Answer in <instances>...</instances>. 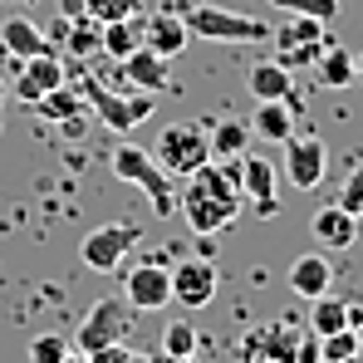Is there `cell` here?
I'll list each match as a JSON object with an SVG mask.
<instances>
[{"mask_svg": "<svg viewBox=\"0 0 363 363\" xmlns=\"http://www.w3.org/2000/svg\"><path fill=\"white\" fill-rule=\"evenodd\" d=\"M241 157H221V162H201L191 177H186V191L177 196V211L186 216V226L211 241L216 231H226L236 216H241Z\"/></svg>", "mask_w": 363, "mask_h": 363, "instance_id": "obj_1", "label": "cell"}, {"mask_svg": "<svg viewBox=\"0 0 363 363\" xmlns=\"http://www.w3.org/2000/svg\"><path fill=\"white\" fill-rule=\"evenodd\" d=\"M79 94H84V104L99 113L104 128H113V133H133L138 123L152 118V94L147 89H133V94H113L99 74H89V69H79Z\"/></svg>", "mask_w": 363, "mask_h": 363, "instance_id": "obj_2", "label": "cell"}, {"mask_svg": "<svg viewBox=\"0 0 363 363\" xmlns=\"http://www.w3.org/2000/svg\"><path fill=\"white\" fill-rule=\"evenodd\" d=\"M182 20H186V30H191L196 40H221V45H260V40H270V25H265V20L236 15V10L211 5V0L182 5Z\"/></svg>", "mask_w": 363, "mask_h": 363, "instance_id": "obj_3", "label": "cell"}, {"mask_svg": "<svg viewBox=\"0 0 363 363\" xmlns=\"http://www.w3.org/2000/svg\"><path fill=\"white\" fill-rule=\"evenodd\" d=\"M113 177H118V182H133V186H143L157 216H172V211H177L172 172H167V167H162V162H157L152 152H143V147L123 143L118 152H113Z\"/></svg>", "mask_w": 363, "mask_h": 363, "instance_id": "obj_4", "label": "cell"}, {"mask_svg": "<svg viewBox=\"0 0 363 363\" xmlns=\"http://www.w3.org/2000/svg\"><path fill=\"white\" fill-rule=\"evenodd\" d=\"M211 157V123H167L157 138V162L172 177H191Z\"/></svg>", "mask_w": 363, "mask_h": 363, "instance_id": "obj_5", "label": "cell"}, {"mask_svg": "<svg viewBox=\"0 0 363 363\" xmlns=\"http://www.w3.org/2000/svg\"><path fill=\"white\" fill-rule=\"evenodd\" d=\"M128 329H133V304L128 300H99L89 304V314H84V324H79V339H74V349L84 354V359H94L99 349H108V344H118L128 339Z\"/></svg>", "mask_w": 363, "mask_h": 363, "instance_id": "obj_6", "label": "cell"}, {"mask_svg": "<svg viewBox=\"0 0 363 363\" xmlns=\"http://www.w3.org/2000/svg\"><path fill=\"white\" fill-rule=\"evenodd\" d=\"M143 241V226H133V221H108V226H99V231H89L84 245H79V255H84V265L89 270H118L123 255L133 250V245Z\"/></svg>", "mask_w": 363, "mask_h": 363, "instance_id": "obj_7", "label": "cell"}, {"mask_svg": "<svg viewBox=\"0 0 363 363\" xmlns=\"http://www.w3.org/2000/svg\"><path fill=\"white\" fill-rule=\"evenodd\" d=\"M285 177L290 186H300V191H314L324 172H329V147H324V138H314V133H290L285 143Z\"/></svg>", "mask_w": 363, "mask_h": 363, "instance_id": "obj_8", "label": "cell"}, {"mask_svg": "<svg viewBox=\"0 0 363 363\" xmlns=\"http://www.w3.org/2000/svg\"><path fill=\"white\" fill-rule=\"evenodd\" d=\"M216 285H221V275H216L211 255H191V260H182L172 270V300L182 309H206L216 300Z\"/></svg>", "mask_w": 363, "mask_h": 363, "instance_id": "obj_9", "label": "cell"}, {"mask_svg": "<svg viewBox=\"0 0 363 363\" xmlns=\"http://www.w3.org/2000/svg\"><path fill=\"white\" fill-rule=\"evenodd\" d=\"M123 300L133 304V309H167L172 300V270L167 265H157V260H147V265H133L128 270V280H123Z\"/></svg>", "mask_w": 363, "mask_h": 363, "instance_id": "obj_10", "label": "cell"}, {"mask_svg": "<svg viewBox=\"0 0 363 363\" xmlns=\"http://www.w3.org/2000/svg\"><path fill=\"white\" fill-rule=\"evenodd\" d=\"M64 79H69V69L55 50H40V55H30V60H20V79H15V99L20 104H35V99H45L50 89H60Z\"/></svg>", "mask_w": 363, "mask_h": 363, "instance_id": "obj_11", "label": "cell"}, {"mask_svg": "<svg viewBox=\"0 0 363 363\" xmlns=\"http://www.w3.org/2000/svg\"><path fill=\"white\" fill-rule=\"evenodd\" d=\"M295 349H300V334L275 319V324H260L241 339V354L245 359H270V363H295Z\"/></svg>", "mask_w": 363, "mask_h": 363, "instance_id": "obj_12", "label": "cell"}, {"mask_svg": "<svg viewBox=\"0 0 363 363\" xmlns=\"http://www.w3.org/2000/svg\"><path fill=\"white\" fill-rule=\"evenodd\" d=\"M309 231H314V241L324 245V250H349V245L359 241V216L334 201V206H319V211H314Z\"/></svg>", "mask_w": 363, "mask_h": 363, "instance_id": "obj_13", "label": "cell"}, {"mask_svg": "<svg viewBox=\"0 0 363 363\" xmlns=\"http://www.w3.org/2000/svg\"><path fill=\"white\" fill-rule=\"evenodd\" d=\"M241 191L255 201V216H275V162L241 152Z\"/></svg>", "mask_w": 363, "mask_h": 363, "instance_id": "obj_14", "label": "cell"}, {"mask_svg": "<svg viewBox=\"0 0 363 363\" xmlns=\"http://www.w3.org/2000/svg\"><path fill=\"white\" fill-rule=\"evenodd\" d=\"M186 40H191V30H186V20L172 15V10H157L152 20H143V45L157 50L162 60H177L182 50H186Z\"/></svg>", "mask_w": 363, "mask_h": 363, "instance_id": "obj_15", "label": "cell"}, {"mask_svg": "<svg viewBox=\"0 0 363 363\" xmlns=\"http://www.w3.org/2000/svg\"><path fill=\"white\" fill-rule=\"evenodd\" d=\"M35 108H40V118H50V123H60L64 133H84V94L79 89H69V79H64L60 89H50L45 99H35Z\"/></svg>", "mask_w": 363, "mask_h": 363, "instance_id": "obj_16", "label": "cell"}, {"mask_svg": "<svg viewBox=\"0 0 363 363\" xmlns=\"http://www.w3.org/2000/svg\"><path fill=\"white\" fill-rule=\"evenodd\" d=\"M329 285H334V265L324 260V250L300 255V260L290 265V290H295L300 300H319V295H329Z\"/></svg>", "mask_w": 363, "mask_h": 363, "instance_id": "obj_17", "label": "cell"}, {"mask_svg": "<svg viewBox=\"0 0 363 363\" xmlns=\"http://www.w3.org/2000/svg\"><path fill=\"white\" fill-rule=\"evenodd\" d=\"M123 64V79H128V89H147V94H157V89H167V60L157 55V50H147V45H138Z\"/></svg>", "mask_w": 363, "mask_h": 363, "instance_id": "obj_18", "label": "cell"}, {"mask_svg": "<svg viewBox=\"0 0 363 363\" xmlns=\"http://www.w3.org/2000/svg\"><path fill=\"white\" fill-rule=\"evenodd\" d=\"M0 50H5L10 60H30V55L50 50V35H45L35 20H25V15H10V20L0 25Z\"/></svg>", "mask_w": 363, "mask_h": 363, "instance_id": "obj_19", "label": "cell"}, {"mask_svg": "<svg viewBox=\"0 0 363 363\" xmlns=\"http://www.w3.org/2000/svg\"><path fill=\"white\" fill-rule=\"evenodd\" d=\"M55 40H64V50H69L74 60H89V55H99V50H104V20H94V15L64 20V15H60Z\"/></svg>", "mask_w": 363, "mask_h": 363, "instance_id": "obj_20", "label": "cell"}, {"mask_svg": "<svg viewBox=\"0 0 363 363\" xmlns=\"http://www.w3.org/2000/svg\"><path fill=\"white\" fill-rule=\"evenodd\" d=\"M245 84H250V94H255V99H290V104H295V74H290L280 60L250 64Z\"/></svg>", "mask_w": 363, "mask_h": 363, "instance_id": "obj_21", "label": "cell"}, {"mask_svg": "<svg viewBox=\"0 0 363 363\" xmlns=\"http://www.w3.org/2000/svg\"><path fill=\"white\" fill-rule=\"evenodd\" d=\"M250 133H260L265 143H285L295 133V104L290 99H260V108L250 118Z\"/></svg>", "mask_w": 363, "mask_h": 363, "instance_id": "obj_22", "label": "cell"}, {"mask_svg": "<svg viewBox=\"0 0 363 363\" xmlns=\"http://www.w3.org/2000/svg\"><path fill=\"white\" fill-rule=\"evenodd\" d=\"M314 74H319L324 89H349V84H354V50L324 45V55L314 60Z\"/></svg>", "mask_w": 363, "mask_h": 363, "instance_id": "obj_23", "label": "cell"}, {"mask_svg": "<svg viewBox=\"0 0 363 363\" xmlns=\"http://www.w3.org/2000/svg\"><path fill=\"white\" fill-rule=\"evenodd\" d=\"M138 45H143V20H138V15H128V20H104V55L128 60Z\"/></svg>", "mask_w": 363, "mask_h": 363, "instance_id": "obj_24", "label": "cell"}, {"mask_svg": "<svg viewBox=\"0 0 363 363\" xmlns=\"http://www.w3.org/2000/svg\"><path fill=\"white\" fill-rule=\"evenodd\" d=\"M196 354H201V334L191 319L162 324V359H196Z\"/></svg>", "mask_w": 363, "mask_h": 363, "instance_id": "obj_25", "label": "cell"}, {"mask_svg": "<svg viewBox=\"0 0 363 363\" xmlns=\"http://www.w3.org/2000/svg\"><path fill=\"white\" fill-rule=\"evenodd\" d=\"M245 143H250V123H241V118L211 123V157H241Z\"/></svg>", "mask_w": 363, "mask_h": 363, "instance_id": "obj_26", "label": "cell"}, {"mask_svg": "<svg viewBox=\"0 0 363 363\" xmlns=\"http://www.w3.org/2000/svg\"><path fill=\"white\" fill-rule=\"evenodd\" d=\"M309 324H314V334L324 339V334H339V329H349V304L334 300V295H319V300H309Z\"/></svg>", "mask_w": 363, "mask_h": 363, "instance_id": "obj_27", "label": "cell"}, {"mask_svg": "<svg viewBox=\"0 0 363 363\" xmlns=\"http://www.w3.org/2000/svg\"><path fill=\"white\" fill-rule=\"evenodd\" d=\"M275 50H290V45H309V40H324V20H314V15H290L275 35Z\"/></svg>", "mask_w": 363, "mask_h": 363, "instance_id": "obj_28", "label": "cell"}, {"mask_svg": "<svg viewBox=\"0 0 363 363\" xmlns=\"http://www.w3.org/2000/svg\"><path fill=\"white\" fill-rule=\"evenodd\" d=\"M359 334L354 329H339V334H324L319 339V359L324 363H344V359H359Z\"/></svg>", "mask_w": 363, "mask_h": 363, "instance_id": "obj_29", "label": "cell"}, {"mask_svg": "<svg viewBox=\"0 0 363 363\" xmlns=\"http://www.w3.org/2000/svg\"><path fill=\"white\" fill-rule=\"evenodd\" d=\"M69 354H74V344H69L64 334H40V339L30 344V359L35 363H64Z\"/></svg>", "mask_w": 363, "mask_h": 363, "instance_id": "obj_30", "label": "cell"}, {"mask_svg": "<svg viewBox=\"0 0 363 363\" xmlns=\"http://www.w3.org/2000/svg\"><path fill=\"white\" fill-rule=\"evenodd\" d=\"M275 10H290V15H314V20H334L339 15V0H270Z\"/></svg>", "mask_w": 363, "mask_h": 363, "instance_id": "obj_31", "label": "cell"}, {"mask_svg": "<svg viewBox=\"0 0 363 363\" xmlns=\"http://www.w3.org/2000/svg\"><path fill=\"white\" fill-rule=\"evenodd\" d=\"M324 45L329 40H309V45H290V50H280V64L295 74V69H314V60L324 55Z\"/></svg>", "mask_w": 363, "mask_h": 363, "instance_id": "obj_32", "label": "cell"}, {"mask_svg": "<svg viewBox=\"0 0 363 363\" xmlns=\"http://www.w3.org/2000/svg\"><path fill=\"white\" fill-rule=\"evenodd\" d=\"M84 5H89L94 20H128V15L143 10V0H84Z\"/></svg>", "mask_w": 363, "mask_h": 363, "instance_id": "obj_33", "label": "cell"}, {"mask_svg": "<svg viewBox=\"0 0 363 363\" xmlns=\"http://www.w3.org/2000/svg\"><path fill=\"white\" fill-rule=\"evenodd\" d=\"M339 206H349L354 216H363V167H354L344 177V191H339Z\"/></svg>", "mask_w": 363, "mask_h": 363, "instance_id": "obj_34", "label": "cell"}, {"mask_svg": "<svg viewBox=\"0 0 363 363\" xmlns=\"http://www.w3.org/2000/svg\"><path fill=\"white\" fill-rule=\"evenodd\" d=\"M133 359H138V354L128 349V339H118V344H108V349H99V354H94L89 363H133Z\"/></svg>", "mask_w": 363, "mask_h": 363, "instance_id": "obj_35", "label": "cell"}, {"mask_svg": "<svg viewBox=\"0 0 363 363\" xmlns=\"http://www.w3.org/2000/svg\"><path fill=\"white\" fill-rule=\"evenodd\" d=\"M295 363H319V334H314V339H300V349H295Z\"/></svg>", "mask_w": 363, "mask_h": 363, "instance_id": "obj_36", "label": "cell"}, {"mask_svg": "<svg viewBox=\"0 0 363 363\" xmlns=\"http://www.w3.org/2000/svg\"><path fill=\"white\" fill-rule=\"evenodd\" d=\"M60 15L64 20H79V15H89V5L84 0H60Z\"/></svg>", "mask_w": 363, "mask_h": 363, "instance_id": "obj_37", "label": "cell"}, {"mask_svg": "<svg viewBox=\"0 0 363 363\" xmlns=\"http://www.w3.org/2000/svg\"><path fill=\"white\" fill-rule=\"evenodd\" d=\"M354 84H363V55H354Z\"/></svg>", "mask_w": 363, "mask_h": 363, "instance_id": "obj_38", "label": "cell"}, {"mask_svg": "<svg viewBox=\"0 0 363 363\" xmlns=\"http://www.w3.org/2000/svg\"><path fill=\"white\" fill-rule=\"evenodd\" d=\"M354 334H359V349H363V324H359V329H354Z\"/></svg>", "mask_w": 363, "mask_h": 363, "instance_id": "obj_39", "label": "cell"}, {"mask_svg": "<svg viewBox=\"0 0 363 363\" xmlns=\"http://www.w3.org/2000/svg\"><path fill=\"white\" fill-rule=\"evenodd\" d=\"M0 99H5V84H0Z\"/></svg>", "mask_w": 363, "mask_h": 363, "instance_id": "obj_40", "label": "cell"}, {"mask_svg": "<svg viewBox=\"0 0 363 363\" xmlns=\"http://www.w3.org/2000/svg\"><path fill=\"white\" fill-rule=\"evenodd\" d=\"M20 5H30V0H20Z\"/></svg>", "mask_w": 363, "mask_h": 363, "instance_id": "obj_41", "label": "cell"}, {"mask_svg": "<svg viewBox=\"0 0 363 363\" xmlns=\"http://www.w3.org/2000/svg\"><path fill=\"white\" fill-rule=\"evenodd\" d=\"M0 55H5V50H0Z\"/></svg>", "mask_w": 363, "mask_h": 363, "instance_id": "obj_42", "label": "cell"}]
</instances>
